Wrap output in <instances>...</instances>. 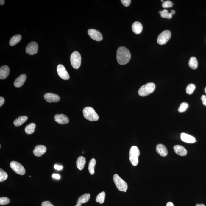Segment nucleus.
I'll use <instances>...</instances> for the list:
<instances>
[{
  "label": "nucleus",
  "instance_id": "nucleus-10",
  "mask_svg": "<svg viewBox=\"0 0 206 206\" xmlns=\"http://www.w3.org/2000/svg\"><path fill=\"white\" fill-rule=\"evenodd\" d=\"M57 71L59 76L65 80H67L70 79V75L66 71L65 68L63 65L59 64L57 67Z\"/></svg>",
  "mask_w": 206,
  "mask_h": 206
},
{
  "label": "nucleus",
  "instance_id": "nucleus-16",
  "mask_svg": "<svg viewBox=\"0 0 206 206\" xmlns=\"http://www.w3.org/2000/svg\"><path fill=\"white\" fill-rule=\"evenodd\" d=\"M175 152L181 156H185L188 153L187 150L183 146L180 145H176L173 147Z\"/></svg>",
  "mask_w": 206,
  "mask_h": 206
},
{
  "label": "nucleus",
  "instance_id": "nucleus-26",
  "mask_svg": "<svg viewBox=\"0 0 206 206\" xmlns=\"http://www.w3.org/2000/svg\"><path fill=\"white\" fill-rule=\"evenodd\" d=\"M189 65L191 68L196 70L197 68L198 63L196 58L194 57H192L190 59L189 62Z\"/></svg>",
  "mask_w": 206,
  "mask_h": 206
},
{
  "label": "nucleus",
  "instance_id": "nucleus-44",
  "mask_svg": "<svg viewBox=\"0 0 206 206\" xmlns=\"http://www.w3.org/2000/svg\"><path fill=\"white\" fill-rule=\"evenodd\" d=\"M196 206H205L204 204H197Z\"/></svg>",
  "mask_w": 206,
  "mask_h": 206
},
{
  "label": "nucleus",
  "instance_id": "nucleus-38",
  "mask_svg": "<svg viewBox=\"0 0 206 206\" xmlns=\"http://www.w3.org/2000/svg\"><path fill=\"white\" fill-rule=\"evenodd\" d=\"M54 168L55 169H57V170L58 171L61 170V169H63V166H61V165H54Z\"/></svg>",
  "mask_w": 206,
  "mask_h": 206
},
{
  "label": "nucleus",
  "instance_id": "nucleus-33",
  "mask_svg": "<svg viewBox=\"0 0 206 206\" xmlns=\"http://www.w3.org/2000/svg\"><path fill=\"white\" fill-rule=\"evenodd\" d=\"M10 200L7 197H1L0 198V205H6L10 203Z\"/></svg>",
  "mask_w": 206,
  "mask_h": 206
},
{
  "label": "nucleus",
  "instance_id": "nucleus-14",
  "mask_svg": "<svg viewBox=\"0 0 206 206\" xmlns=\"http://www.w3.org/2000/svg\"><path fill=\"white\" fill-rule=\"evenodd\" d=\"M46 150L47 148L46 146L43 145H38L33 150V154L36 157H41L46 153Z\"/></svg>",
  "mask_w": 206,
  "mask_h": 206
},
{
  "label": "nucleus",
  "instance_id": "nucleus-12",
  "mask_svg": "<svg viewBox=\"0 0 206 206\" xmlns=\"http://www.w3.org/2000/svg\"><path fill=\"white\" fill-rule=\"evenodd\" d=\"M44 98L49 103L57 102L60 100L59 95L52 93H46L44 95Z\"/></svg>",
  "mask_w": 206,
  "mask_h": 206
},
{
  "label": "nucleus",
  "instance_id": "nucleus-30",
  "mask_svg": "<svg viewBox=\"0 0 206 206\" xmlns=\"http://www.w3.org/2000/svg\"><path fill=\"white\" fill-rule=\"evenodd\" d=\"M196 89V86L194 84H190L187 86L186 89V93L188 94H192Z\"/></svg>",
  "mask_w": 206,
  "mask_h": 206
},
{
  "label": "nucleus",
  "instance_id": "nucleus-24",
  "mask_svg": "<svg viewBox=\"0 0 206 206\" xmlns=\"http://www.w3.org/2000/svg\"><path fill=\"white\" fill-rule=\"evenodd\" d=\"M90 194H85L80 197L79 198L78 201L77 202V204H83L87 202L90 199Z\"/></svg>",
  "mask_w": 206,
  "mask_h": 206
},
{
  "label": "nucleus",
  "instance_id": "nucleus-20",
  "mask_svg": "<svg viewBox=\"0 0 206 206\" xmlns=\"http://www.w3.org/2000/svg\"><path fill=\"white\" fill-rule=\"evenodd\" d=\"M132 29L134 33L136 34H139L143 30V27L141 23L136 21L132 24Z\"/></svg>",
  "mask_w": 206,
  "mask_h": 206
},
{
  "label": "nucleus",
  "instance_id": "nucleus-1",
  "mask_svg": "<svg viewBox=\"0 0 206 206\" xmlns=\"http://www.w3.org/2000/svg\"><path fill=\"white\" fill-rule=\"evenodd\" d=\"M131 58V54L128 49L124 47H121L118 49L116 59L119 64H127L129 62Z\"/></svg>",
  "mask_w": 206,
  "mask_h": 206
},
{
  "label": "nucleus",
  "instance_id": "nucleus-4",
  "mask_svg": "<svg viewBox=\"0 0 206 206\" xmlns=\"http://www.w3.org/2000/svg\"><path fill=\"white\" fill-rule=\"evenodd\" d=\"M140 154V151L137 146H133L131 147L129 151V160L133 166H136L138 165Z\"/></svg>",
  "mask_w": 206,
  "mask_h": 206
},
{
  "label": "nucleus",
  "instance_id": "nucleus-37",
  "mask_svg": "<svg viewBox=\"0 0 206 206\" xmlns=\"http://www.w3.org/2000/svg\"><path fill=\"white\" fill-rule=\"evenodd\" d=\"M201 99L202 101L203 105L206 106V96L203 95L202 96Z\"/></svg>",
  "mask_w": 206,
  "mask_h": 206
},
{
  "label": "nucleus",
  "instance_id": "nucleus-13",
  "mask_svg": "<svg viewBox=\"0 0 206 206\" xmlns=\"http://www.w3.org/2000/svg\"><path fill=\"white\" fill-rule=\"evenodd\" d=\"M54 120L56 122L60 124H65L69 122V120L68 116L63 114L55 115Z\"/></svg>",
  "mask_w": 206,
  "mask_h": 206
},
{
  "label": "nucleus",
  "instance_id": "nucleus-31",
  "mask_svg": "<svg viewBox=\"0 0 206 206\" xmlns=\"http://www.w3.org/2000/svg\"><path fill=\"white\" fill-rule=\"evenodd\" d=\"M8 176L7 173L2 169H0V182L5 181L8 178Z\"/></svg>",
  "mask_w": 206,
  "mask_h": 206
},
{
  "label": "nucleus",
  "instance_id": "nucleus-46",
  "mask_svg": "<svg viewBox=\"0 0 206 206\" xmlns=\"http://www.w3.org/2000/svg\"><path fill=\"white\" fill-rule=\"evenodd\" d=\"M205 93H206V88H205Z\"/></svg>",
  "mask_w": 206,
  "mask_h": 206
},
{
  "label": "nucleus",
  "instance_id": "nucleus-27",
  "mask_svg": "<svg viewBox=\"0 0 206 206\" xmlns=\"http://www.w3.org/2000/svg\"><path fill=\"white\" fill-rule=\"evenodd\" d=\"M96 161L94 158H92L89 162L88 166V169L89 173L91 175H93L95 173V167Z\"/></svg>",
  "mask_w": 206,
  "mask_h": 206
},
{
  "label": "nucleus",
  "instance_id": "nucleus-42",
  "mask_svg": "<svg viewBox=\"0 0 206 206\" xmlns=\"http://www.w3.org/2000/svg\"><path fill=\"white\" fill-rule=\"evenodd\" d=\"M4 4L5 1H4V0H1V1H0V5H4Z\"/></svg>",
  "mask_w": 206,
  "mask_h": 206
},
{
  "label": "nucleus",
  "instance_id": "nucleus-11",
  "mask_svg": "<svg viewBox=\"0 0 206 206\" xmlns=\"http://www.w3.org/2000/svg\"><path fill=\"white\" fill-rule=\"evenodd\" d=\"M88 34L93 40L97 41H101L102 40L103 36L101 32L95 29H90L88 30Z\"/></svg>",
  "mask_w": 206,
  "mask_h": 206
},
{
  "label": "nucleus",
  "instance_id": "nucleus-34",
  "mask_svg": "<svg viewBox=\"0 0 206 206\" xmlns=\"http://www.w3.org/2000/svg\"><path fill=\"white\" fill-rule=\"evenodd\" d=\"M173 6V3L171 1H166L163 2L162 4V7L164 8H168L172 7Z\"/></svg>",
  "mask_w": 206,
  "mask_h": 206
},
{
  "label": "nucleus",
  "instance_id": "nucleus-8",
  "mask_svg": "<svg viewBox=\"0 0 206 206\" xmlns=\"http://www.w3.org/2000/svg\"><path fill=\"white\" fill-rule=\"evenodd\" d=\"M10 167L17 174L24 175L25 174V169L22 165L16 161H12L10 163Z\"/></svg>",
  "mask_w": 206,
  "mask_h": 206
},
{
  "label": "nucleus",
  "instance_id": "nucleus-19",
  "mask_svg": "<svg viewBox=\"0 0 206 206\" xmlns=\"http://www.w3.org/2000/svg\"><path fill=\"white\" fill-rule=\"evenodd\" d=\"M10 73V69L7 66L4 65L0 69V79H5L8 77Z\"/></svg>",
  "mask_w": 206,
  "mask_h": 206
},
{
  "label": "nucleus",
  "instance_id": "nucleus-18",
  "mask_svg": "<svg viewBox=\"0 0 206 206\" xmlns=\"http://www.w3.org/2000/svg\"><path fill=\"white\" fill-rule=\"evenodd\" d=\"M156 151L157 153L162 157H166L168 154L167 148L164 145L162 144H159L157 145Z\"/></svg>",
  "mask_w": 206,
  "mask_h": 206
},
{
  "label": "nucleus",
  "instance_id": "nucleus-39",
  "mask_svg": "<svg viewBox=\"0 0 206 206\" xmlns=\"http://www.w3.org/2000/svg\"><path fill=\"white\" fill-rule=\"evenodd\" d=\"M5 102V99L3 97H0V107H1L2 106L4 103Z\"/></svg>",
  "mask_w": 206,
  "mask_h": 206
},
{
  "label": "nucleus",
  "instance_id": "nucleus-7",
  "mask_svg": "<svg viewBox=\"0 0 206 206\" xmlns=\"http://www.w3.org/2000/svg\"><path fill=\"white\" fill-rule=\"evenodd\" d=\"M171 35V32L168 30L163 31L158 35L157 39V43L160 45L166 44L170 39Z\"/></svg>",
  "mask_w": 206,
  "mask_h": 206
},
{
  "label": "nucleus",
  "instance_id": "nucleus-21",
  "mask_svg": "<svg viewBox=\"0 0 206 206\" xmlns=\"http://www.w3.org/2000/svg\"><path fill=\"white\" fill-rule=\"evenodd\" d=\"M86 163V159L85 157L80 156L77 159L76 165L77 168L80 170H82L84 169Z\"/></svg>",
  "mask_w": 206,
  "mask_h": 206
},
{
  "label": "nucleus",
  "instance_id": "nucleus-45",
  "mask_svg": "<svg viewBox=\"0 0 206 206\" xmlns=\"http://www.w3.org/2000/svg\"><path fill=\"white\" fill-rule=\"evenodd\" d=\"M81 206V204H77L76 205H75V206Z\"/></svg>",
  "mask_w": 206,
  "mask_h": 206
},
{
  "label": "nucleus",
  "instance_id": "nucleus-22",
  "mask_svg": "<svg viewBox=\"0 0 206 206\" xmlns=\"http://www.w3.org/2000/svg\"><path fill=\"white\" fill-rule=\"evenodd\" d=\"M28 119V118L26 116H20L14 121L13 123L15 127H18L26 122Z\"/></svg>",
  "mask_w": 206,
  "mask_h": 206
},
{
  "label": "nucleus",
  "instance_id": "nucleus-41",
  "mask_svg": "<svg viewBox=\"0 0 206 206\" xmlns=\"http://www.w3.org/2000/svg\"><path fill=\"white\" fill-rule=\"evenodd\" d=\"M166 206H174V204L173 203L171 202H168L166 204Z\"/></svg>",
  "mask_w": 206,
  "mask_h": 206
},
{
  "label": "nucleus",
  "instance_id": "nucleus-15",
  "mask_svg": "<svg viewBox=\"0 0 206 206\" xmlns=\"http://www.w3.org/2000/svg\"><path fill=\"white\" fill-rule=\"evenodd\" d=\"M181 139L183 141L188 143H194L196 142L194 137L185 133H181Z\"/></svg>",
  "mask_w": 206,
  "mask_h": 206
},
{
  "label": "nucleus",
  "instance_id": "nucleus-25",
  "mask_svg": "<svg viewBox=\"0 0 206 206\" xmlns=\"http://www.w3.org/2000/svg\"><path fill=\"white\" fill-rule=\"evenodd\" d=\"M36 124L34 123H30L26 126L25 128V132L28 135H31L34 132L36 128Z\"/></svg>",
  "mask_w": 206,
  "mask_h": 206
},
{
  "label": "nucleus",
  "instance_id": "nucleus-6",
  "mask_svg": "<svg viewBox=\"0 0 206 206\" xmlns=\"http://www.w3.org/2000/svg\"><path fill=\"white\" fill-rule=\"evenodd\" d=\"M70 62L72 66L74 69L79 68L81 62V56L79 52L74 51L72 53L70 57Z\"/></svg>",
  "mask_w": 206,
  "mask_h": 206
},
{
  "label": "nucleus",
  "instance_id": "nucleus-40",
  "mask_svg": "<svg viewBox=\"0 0 206 206\" xmlns=\"http://www.w3.org/2000/svg\"><path fill=\"white\" fill-rule=\"evenodd\" d=\"M52 177L56 179H60V176L59 174H53L52 175Z\"/></svg>",
  "mask_w": 206,
  "mask_h": 206
},
{
  "label": "nucleus",
  "instance_id": "nucleus-43",
  "mask_svg": "<svg viewBox=\"0 0 206 206\" xmlns=\"http://www.w3.org/2000/svg\"><path fill=\"white\" fill-rule=\"evenodd\" d=\"M171 13L172 15H174L175 14V11L172 10H171Z\"/></svg>",
  "mask_w": 206,
  "mask_h": 206
},
{
  "label": "nucleus",
  "instance_id": "nucleus-5",
  "mask_svg": "<svg viewBox=\"0 0 206 206\" xmlns=\"http://www.w3.org/2000/svg\"><path fill=\"white\" fill-rule=\"evenodd\" d=\"M113 181L116 188L121 191L126 192L128 189V186L126 182L121 178L117 174H115L113 177Z\"/></svg>",
  "mask_w": 206,
  "mask_h": 206
},
{
  "label": "nucleus",
  "instance_id": "nucleus-29",
  "mask_svg": "<svg viewBox=\"0 0 206 206\" xmlns=\"http://www.w3.org/2000/svg\"><path fill=\"white\" fill-rule=\"evenodd\" d=\"M105 193L104 192H101L99 194L96 198V202H97L99 203L100 204H102L105 201Z\"/></svg>",
  "mask_w": 206,
  "mask_h": 206
},
{
  "label": "nucleus",
  "instance_id": "nucleus-2",
  "mask_svg": "<svg viewBox=\"0 0 206 206\" xmlns=\"http://www.w3.org/2000/svg\"><path fill=\"white\" fill-rule=\"evenodd\" d=\"M155 89V84L150 82L141 87L138 90V93L142 97H145L153 93Z\"/></svg>",
  "mask_w": 206,
  "mask_h": 206
},
{
  "label": "nucleus",
  "instance_id": "nucleus-36",
  "mask_svg": "<svg viewBox=\"0 0 206 206\" xmlns=\"http://www.w3.org/2000/svg\"><path fill=\"white\" fill-rule=\"evenodd\" d=\"M42 206H54L51 202L49 201L43 202L42 203Z\"/></svg>",
  "mask_w": 206,
  "mask_h": 206
},
{
  "label": "nucleus",
  "instance_id": "nucleus-28",
  "mask_svg": "<svg viewBox=\"0 0 206 206\" xmlns=\"http://www.w3.org/2000/svg\"><path fill=\"white\" fill-rule=\"evenodd\" d=\"M159 13L160 14L161 17L163 18L171 19L172 18V15L171 13H169L168 11L166 9L162 11L160 10Z\"/></svg>",
  "mask_w": 206,
  "mask_h": 206
},
{
  "label": "nucleus",
  "instance_id": "nucleus-3",
  "mask_svg": "<svg viewBox=\"0 0 206 206\" xmlns=\"http://www.w3.org/2000/svg\"><path fill=\"white\" fill-rule=\"evenodd\" d=\"M84 117L90 121H97L99 119L98 115L93 108L90 107H85L83 110Z\"/></svg>",
  "mask_w": 206,
  "mask_h": 206
},
{
  "label": "nucleus",
  "instance_id": "nucleus-23",
  "mask_svg": "<svg viewBox=\"0 0 206 206\" xmlns=\"http://www.w3.org/2000/svg\"><path fill=\"white\" fill-rule=\"evenodd\" d=\"M21 38L22 37L20 35H15L11 38L10 42H9V44L12 46L16 45L21 41Z\"/></svg>",
  "mask_w": 206,
  "mask_h": 206
},
{
  "label": "nucleus",
  "instance_id": "nucleus-32",
  "mask_svg": "<svg viewBox=\"0 0 206 206\" xmlns=\"http://www.w3.org/2000/svg\"><path fill=\"white\" fill-rule=\"evenodd\" d=\"M189 107L188 103L186 102L182 103L180 105L178 110L180 112H183L187 110V108Z\"/></svg>",
  "mask_w": 206,
  "mask_h": 206
},
{
  "label": "nucleus",
  "instance_id": "nucleus-35",
  "mask_svg": "<svg viewBox=\"0 0 206 206\" xmlns=\"http://www.w3.org/2000/svg\"><path fill=\"white\" fill-rule=\"evenodd\" d=\"M121 1L123 5L126 7L129 6L131 3V0H121Z\"/></svg>",
  "mask_w": 206,
  "mask_h": 206
},
{
  "label": "nucleus",
  "instance_id": "nucleus-9",
  "mask_svg": "<svg viewBox=\"0 0 206 206\" xmlns=\"http://www.w3.org/2000/svg\"><path fill=\"white\" fill-rule=\"evenodd\" d=\"M26 52L29 55H34L37 53L38 51V45L35 42L29 43L26 48Z\"/></svg>",
  "mask_w": 206,
  "mask_h": 206
},
{
  "label": "nucleus",
  "instance_id": "nucleus-17",
  "mask_svg": "<svg viewBox=\"0 0 206 206\" xmlns=\"http://www.w3.org/2000/svg\"><path fill=\"white\" fill-rule=\"evenodd\" d=\"M26 78V75L25 74H21L15 80L14 83L15 86L17 88L21 87L24 85Z\"/></svg>",
  "mask_w": 206,
  "mask_h": 206
}]
</instances>
